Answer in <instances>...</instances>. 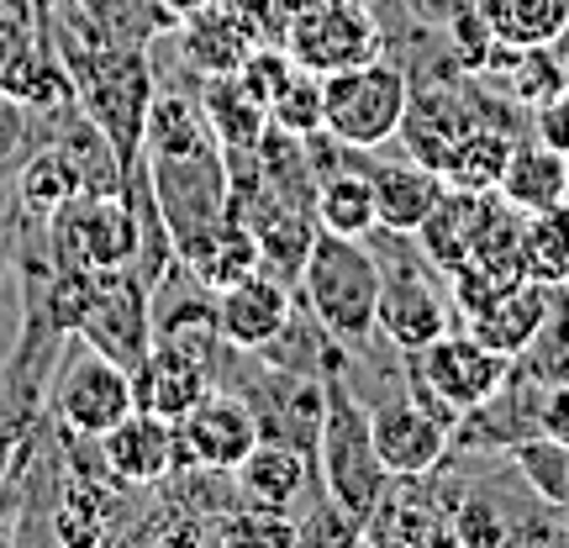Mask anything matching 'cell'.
<instances>
[{
    "mask_svg": "<svg viewBox=\"0 0 569 548\" xmlns=\"http://www.w3.org/2000/svg\"><path fill=\"white\" fill-rule=\"evenodd\" d=\"M411 106V74L390 59H369L359 69L327 74L322 80V132L338 138L353 153L386 148L390 138H401Z\"/></svg>",
    "mask_w": 569,
    "mask_h": 548,
    "instance_id": "obj_4",
    "label": "cell"
},
{
    "mask_svg": "<svg viewBox=\"0 0 569 548\" xmlns=\"http://www.w3.org/2000/svg\"><path fill=\"white\" fill-rule=\"evenodd\" d=\"M538 432L569 448V380L565 386H549L538 396Z\"/></svg>",
    "mask_w": 569,
    "mask_h": 548,
    "instance_id": "obj_37",
    "label": "cell"
},
{
    "mask_svg": "<svg viewBox=\"0 0 569 548\" xmlns=\"http://www.w3.org/2000/svg\"><path fill=\"white\" fill-rule=\"evenodd\" d=\"M217 548H296V517L280 507H248L227 511L217 528Z\"/></svg>",
    "mask_w": 569,
    "mask_h": 548,
    "instance_id": "obj_31",
    "label": "cell"
},
{
    "mask_svg": "<svg viewBox=\"0 0 569 548\" xmlns=\"http://www.w3.org/2000/svg\"><path fill=\"white\" fill-rule=\"evenodd\" d=\"M311 217H317L322 232H338V238H369V232L380 227V217H375V185H369L365 169L332 163L322 180H317Z\"/></svg>",
    "mask_w": 569,
    "mask_h": 548,
    "instance_id": "obj_24",
    "label": "cell"
},
{
    "mask_svg": "<svg viewBox=\"0 0 569 548\" xmlns=\"http://www.w3.org/2000/svg\"><path fill=\"white\" fill-rule=\"evenodd\" d=\"M359 544H365V522H359L353 511L338 507L327 490L306 507L301 522H296V548H359Z\"/></svg>",
    "mask_w": 569,
    "mask_h": 548,
    "instance_id": "obj_33",
    "label": "cell"
},
{
    "mask_svg": "<svg viewBox=\"0 0 569 548\" xmlns=\"http://www.w3.org/2000/svg\"><path fill=\"white\" fill-rule=\"evenodd\" d=\"M501 201L522 217H538V211L569 201V159L543 142H517L507 175H501Z\"/></svg>",
    "mask_w": 569,
    "mask_h": 548,
    "instance_id": "obj_21",
    "label": "cell"
},
{
    "mask_svg": "<svg viewBox=\"0 0 569 548\" xmlns=\"http://www.w3.org/2000/svg\"><path fill=\"white\" fill-rule=\"evenodd\" d=\"M138 411L132 401V369L106 359L96 348H80L59 380V417L84 438H106L117 422Z\"/></svg>",
    "mask_w": 569,
    "mask_h": 548,
    "instance_id": "obj_11",
    "label": "cell"
},
{
    "mask_svg": "<svg viewBox=\"0 0 569 548\" xmlns=\"http://www.w3.org/2000/svg\"><path fill=\"white\" fill-rule=\"evenodd\" d=\"M290 322V285L274 275H248V280L227 285L217 296V327H222V343L238 353H264Z\"/></svg>",
    "mask_w": 569,
    "mask_h": 548,
    "instance_id": "obj_14",
    "label": "cell"
},
{
    "mask_svg": "<svg viewBox=\"0 0 569 548\" xmlns=\"http://www.w3.org/2000/svg\"><path fill=\"white\" fill-rule=\"evenodd\" d=\"M380 332L401 353H422L448 332V296L422 265H380Z\"/></svg>",
    "mask_w": 569,
    "mask_h": 548,
    "instance_id": "obj_12",
    "label": "cell"
},
{
    "mask_svg": "<svg viewBox=\"0 0 569 548\" xmlns=\"http://www.w3.org/2000/svg\"><path fill=\"white\" fill-rule=\"evenodd\" d=\"M532 132H538L543 148H553V153H565L569 159V84L553 96V101L532 106Z\"/></svg>",
    "mask_w": 569,
    "mask_h": 548,
    "instance_id": "obj_36",
    "label": "cell"
},
{
    "mask_svg": "<svg viewBox=\"0 0 569 548\" xmlns=\"http://www.w3.org/2000/svg\"><path fill=\"white\" fill-rule=\"evenodd\" d=\"M511 459L522 469V480L538 490V501L569 511V448L543 438V432H528L511 444Z\"/></svg>",
    "mask_w": 569,
    "mask_h": 548,
    "instance_id": "obj_30",
    "label": "cell"
},
{
    "mask_svg": "<svg viewBox=\"0 0 569 548\" xmlns=\"http://www.w3.org/2000/svg\"><path fill=\"white\" fill-rule=\"evenodd\" d=\"M369 185H375V217L386 232H401L411 238L417 227L427 222V211L443 201V175L438 169H427L407 153V159H386V163H365Z\"/></svg>",
    "mask_w": 569,
    "mask_h": 548,
    "instance_id": "obj_17",
    "label": "cell"
},
{
    "mask_svg": "<svg viewBox=\"0 0 569 548\" xmlns=\"http://www.w3.org/2000/svg\"><path fill=\"white\" fill-rule=\"evenodd\" d=\"M448 538L459 548H507L511 544V522L501 517L496 501H465V507L448 517Z\"/></svg>",
    "mask_w": 569,
    "mask_h": 548,
    "instance_id": "obj_34",
    "label": "cell"
},
{
    "mask_svg": "<svg viewBox=\"0 0 569 548\" xmlns=\"http://www.w3.org/2000/svg\"><path fill=\"white\" fill-rule=\"evenodd\" d=\"M322 427H317V475L322 490L338 501L343 511H353L359 522H369V511L386 501V490L396 486L390 469L380 465V448L369 432V411L348 396L343 375H322Z\"/></svg>",
    "mask_w": 569,
    "mask_h": 548,
    "instance_id": "obj_3",
    "label": "cell"
},
{
    "mask_svg": "<svg viewBox=\"0 0 569 548\" xmlns=\"http://www.w3.org/2000/svg\"><path fill=\"white\" fill-rule=\"evenodd\" d=\"M206 390H211V365H201V359H190V353L169 343H153L132 365V401H138V411L163 417V422H180Z\"/></svg>",
    "mask_w": 569,
    "mask_h": 548,
    "instance_id": "obj_16",
    "label": "cell"
},
{
    "mask_svg": "<svg viewBox=\"0 0 569 548\" xmlns=\"http://www.w3.org/2000/svg\"><path fill=\"white\" fill-rule=\"evenodd\" d=\"M222 6L227 11H238L259 38H280L284 32V0H222Z\"/></svg>",
    "mask_w": 569,
    "mask_h": 548,
    "instance_id": "obj_38",
    "label": "cell"
},
{
    "mask_svg": "<svg viewBox=\"0 0 569 548\" xmlns=\"http://www.w3.org/2000/svg\"><path fill=\"white\" fill-rule=\"evenodd\" d=\"M507 217H511V206L501 201V190H453V185H448L443 201L427 211V222L417 227L411 238L422 243L427 265H438L443 275H453Z\"/></svg>",
    "mask_w": 569,
    "mask_h": 548,
    "instance_id": "obj_13",
    "label": "cell"
},
{
    "mask_svg": "<svg viewBox=\"0 0 569 548\" xmlns=\"http://www.w3.org/2000/svg\"><path fill=\"white\" fill-rule=\"evenodd\" d=\"M501 48H549L569 38V0H475Z\"/></svg>",
    "mask_w": 569,
    "mask_h": 548,
    "instance_id": "obj_25",
    "label": "cell"
},
{
    "mask_svg": "<svg viewBox=\"0 0 569 548\" xmlns=\"http://www.w3.org/2000/svg\"><path fill=\"white\" fill-rule=\"evenodd\" d=\"M180 438V469H211V475H232L243 465L253 444H259V417L243 396H227V390H206L196 407L174 422Z\"/></svg>",
    "mask_w": 569,
    "mask_h": 548,
    "instance_id": "obj_9",
    "label": "cell"
},
{
    "mask_svg": "<svg viewBox=\"0 0 569 548\" xmlns=\"http://www.w3.org/2000/svg\"><path fill=\"white\" fill-rule=\"evenodd\" d=\"M290 74H296V59H290L284 48H269V42H259V48L243 59V69H238V80H243L264 106L280 96V84L290 80Z\"/></svg>",
    "mask_w": 569,
    "mask_h": 548,
    "instance_id": "obj_35",
    "label": "cell"
},
{
    "mask_svg": "<svg viewBox=\"0 0 569 548\" xmlns=\"http://www.w3.org/2000/svg\"><path fill=\"white\" fill-rule=\"evenodd\" d=\"M101 459L122 486H159V480H169V475L180 469L174 422L148 417V411H132L127 422H117L101 438Z\"/></svg>",
    "mask_w": 569,
    "mask_h": 548,
    "instance_id": "obj_15",
    "label": "cell"
},
{
    "mask_svg": "<svg viewBox=\"0 0 569 548\" xmlns=\"http://www.w3.org/2000/svg\"><path fill=\"white\" fill-rule=\"evenodd\" d=\"M80 190H84V169L74 163L69 148H42L38 159L21 169V180H17L21 206H27V211H38V217H53V211L69 206Z\"/></svg>",
    "mask_w": 569,
    "mask_h": 548,
    "instance_id": "obj_29",
    "label": "cell"
},
{
    "mask_svg": "<svg viewBox=\"0 0 569 548\" xmlns=\"http://www.w3.org/2000/svg\"><path fill=\"white\" fill-rule=\"evenodd\" d=\"M511 148H517V138H511L507 127L480 122V127H469V132H459V138L448 142L438 175H443V185H453V190H501Z\"/></svg>",
    "mask_w": 569,
    "mask_h": 548,
    "instance_id": "obj_23",
    "label": "cell"
},
{
    "mask_svg": "<svg viewBox=\"0 0 569 548\" xmlns=\"http://www.w3.org/2000/svg\"><path fill=\"white\" fill-rule=\"evenodd\" d=\"M365 538L380 548H443V544H453L443 532V517L427 507L422 496H396V490H386V501L369 511Z\"/></svg>",
    "mask_w": 569,
    "mask_h": 548,
    "instance_id": "obj_26",
    "label": "cell"
},
{
    "mask_svg": "<svg viewBox=\"0 0 569 548\" xmlns=\"http://www.w3.org/2000/svg\"><path fill=\"white\" fill-rule=\"evenodd\" d=\"M549 296H553V285H538V280L511 285L507 296H496V301H486L480 311H469L465 332L480 338L490 353H501L511 365V359H522V348L532 343V332H538L543 311H549Z\"/></svg>",
    "mask_w": 569,
    "mask_h": 548,
    "instance_id": "obj_19",
    "label": "cell"
},
{
    "mask_svg": "<svg viewBox=\"0 0 569 548\" xmlns=\"http://www.w3.org/2000/svg\"><path fill=\"white\" fill-rule=\"evenodd\" d=\"M511 375H522L543 390L569 380V285H553L549 311L532 332V343L522 348V359H511Z\"/></svg>",
    "mask_w": 569,
    "mask_h": 548,
    "instance_id": "obj_27",
    "label": "cell"
},
{
    "mask_svg": "<svg viewBox=\"0 0 569 548\" xmlns=\"http://www.w3.org/2000/svg\"><path fill=\"white\" fill-rule=\"evenodd\" d=\"M53 269H127L142 253V217L127 190H80L48 217Z\"/></svg>",
    "mask_w": 569,
    "mask_h": 548,
    "instance_id": "obj_5",
    "label": "cell"
},
{
    "mask_svg": "<svg viewBox=\"0 0 569 548\" xmlns=\"http://www.w3.org/2000/svg\"><path fill=\"white\" fill-rule=\"evenodd\" d=\"M74 338L84 348H96L117 365H138L153 348V285L142 280L138 269H96L90 280V301L74 327Z\"/></svg>",
    "mask_w": 569,
    "mask_h": 548,
    "instance_id": "obj_7",
    "label": "cell"
},
{
    "mask_svg": "<svg viewBox=\"0 0 569 548\" xmlns=\"http://www.w3.org/2000/svg\"><path fill=\"white\" fill-rule=\"evenodd\" d=\"M417 359V380L422 390L438 401L443 411H480L496 401V390L507 386L511 365L501 353H490L480 338H469V332H443L438 343H427L422 353H411Z\"/></svg>",
    "mask_w": 569,
    "mask_h": 548,
    "instance_id": "obj_8",
    "label": "cell"
},
{
    "mask_svg": "<svg viewBox=\"0 0 569 548\" xmlns=\"http://www.w3.org/2000/svg\"><path fill=\"white\" fill-rule=\"evenodd\" d=\"M232 475H238V490H243L248 501L284 511V507H296L306 496V486H311V454L296 444H280V438H259L253 454Z\"/></svg>",
    "mask_w": 569,
    "mask_h": 548,
    "instance_id": "obj_20",
    "label": "cell"
},
{
    "mask_svg": "<svg viewBox=\"0 0 569 548\" xmlns=\"http://www.w3.org/2000/svg\"><path fill=\"white\" fill-rule=\"evenodd\" d=\"M369 432L380 448V465L390 480H427L448 454V417L443 407H427L417 396H390L369 411Z\"/></svg>",
    "mask_w": 569,
    "mask_h": 548,
    "instance_id": "obj_10",
    "label": "cell"
},
{
    "mask_svg": "<svg viewBox=\"0 0 569 548\" xmlns=\"http://www.w3.org/2000/svg\"><path fill=\"white\" fill-rule=\"evenodd\" d=\"M280 42L296 59V69L322 74V80L386 53V32L365 0H306L301 11H290Z\"/></svg>",
    "mask_w": 569,
    "mask_h": 548,
    "instance_id": "obj_6",
    "label": "cell"
},
{
    "mask_svg": "<svg viewBox=\"0 0 569 548\" xmlns=\"http://www.w3.org/2000/svg\"><path fill=\"white\" fill-rule=\"evenodd\" d=\"M269 127H280V132H290V138L322 132V74L296 69V74L280 84V96L269 101Z\"/></svg>",
    "mask_w": 569,
    "mask_h": 548,
    "instance_id": "obj_32",
    "label": "cell"
},
{
    "mask_svg": "<svg viewBox=\"0 0 569 548\" xmlns=\"http://www.w3.org/2000/svg\"><path fill=\"white\" fill-rule=\"evenodd\" d=\"M522 275L538 285H569V201L522 217Z\"/></svg>",
    "mask_w": 569,
    "mask_h": 548,
    "instance_id": "obj_28",
    "label": "cell"
},
{
    "mask_svg": "<svg viewBox=\"0 0 569 548\" xmlns=\"http://www.w3.org/2000/svg\"><path fill=\"white\" fill-rule=\"evenodd\" d=\"M359 548H380V544H369V538H365V544H359Z\"/></svg>",
    "mask_w": 569,
    "mask_h": 548,
    "instance_id": "obj_40",
    "label": "cell"
},
{
    "mask_svg": "<svg viewBox=\"0 0 569 548\" xmlns=\"http://www.w3.org/2000/svg\"><path fill=\"white\" fill-rule=\"evenodd\" d=\"M69 80L80 96L84 117L96 122L111 153L122 159L132 175L142 163V132H148V111H153V69L132 42H96L84 53H69Z\"/></svg>",
    "mask_w": 569,
    "mask_h": 548,
    "instance_id": "obj_2",
    "label": "cell"
},
{
    "mask_svg": "<svg viewBox=\"0 0 569 548\" xmlns=\"http://www.w3.org/2000/svg\"><path fill=\"white\" fill-rule=\"evenodd\" d=\"M201 111H206V127L217 132L222 153H253L269 132V106L248 90L238 74H217L206 80L201 90Z\"/></svg>",
    "mask_w": 569,
    "mask_h": 548,
    "instance_id": "obj_22",
    "label": "cell"
},
{
    "mask_svg": "<svg viewBox=\"0 0 569 548\" xmlns=\"http://www.w3.org/2000/svg\"><path fill=\"white\" fill-rule=\"evenodd\" d=\"M169 17H196V11H206V6H217V0H159Z\"/></svg>",
    "mask_w": 569,
    "mask_h": 548,
    "instance_id": "obj_39",
    "label": "cell"
},
{
    "mask_svg": "<svg viewBox=\"0 0 569 548\" xmlns=\"http://www.w3.org/2000/svg\"><path fill=\"white\" fill-rule=\"evenodd\" d=\"M296 290L306 301V317L343 348H359L380 332V259L369 238H338L317 227Z\"/></svg>",
    "mask_w": 569,
    "mask_h": 548,
    "instance_id": "obj_1",
    "label": "cell"
},
{
    "mask_svg": "<svg viewBox=\"0 0 569 548\" xmlns=\"http://www.w3.org/2000/svg\"><path fill=\"white\" fill-rule=\"evenodd\" d=\"M174 42H180L184 63H190L201 80H217V74H238L243 59L264 38H259L238 11H227L222 0H217V6H206L196 17H180V38Z\"/></svg>",
    "mask_w": 569,
    "mask_h": 548,
    "instance_id": "obj_18",
    "label": "cell"
}]
</instances>
